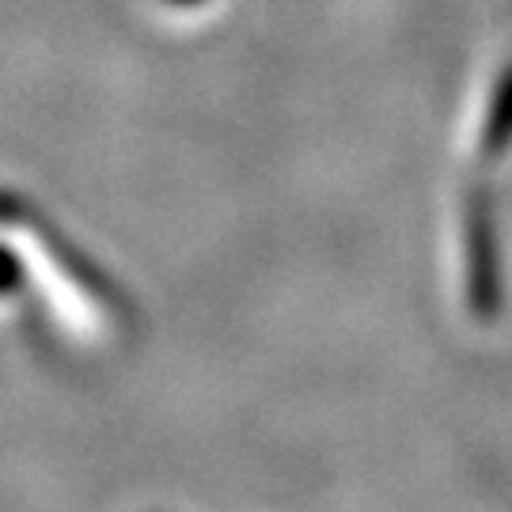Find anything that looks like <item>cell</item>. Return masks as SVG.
Masks as SVG:
<instances>
[{
  "label": "cell",
  "mask_w": 512,
  "mask_h": 512,
  "mask_svg": "<svg viewBox=\"0 0 512 512\" xmlns=\"http://www.w3.org/2000/svg\"><path fill=\"white\" fill-rule=\"evenodd\" d=\"M467 285L475 296V308L490 315L497 308V239H494V217L475 198L467 213Z\"/></svg>",
  "instance_id": "cell-1"
},
{
  "label": "cell",
  "mask_w": 512,
  "mask_h": 512,
  "mask_svg": "<svg viewBox=\"0 0 512 512\" xmlns=\"http://www.w3.org/2000/svg\"><path fill=\"white\" fill-rule=\"evenodd\" d=\"M512 141V73L505 76V84H501V92L497 99L490 103V114H486V129H482V148L497 156V152H505Z\"/></svg>",
  "instance_id": "cell-2"
}]
</instances>
